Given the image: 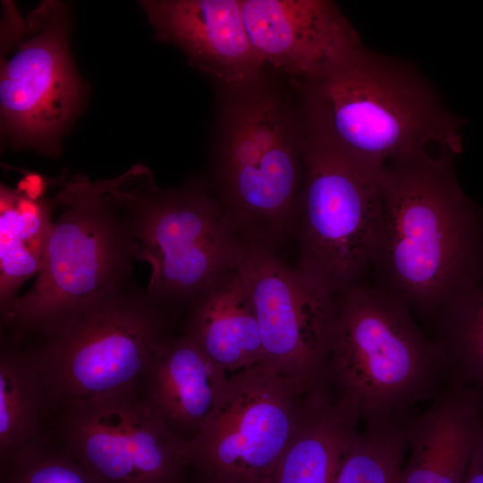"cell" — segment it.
I'll return each instance as SVG.
<instances>
[{
	"label": "cell",
	"mask_w": 483,
	"mask_h": 483,
	"mask_svg": "<svg viewBox=\"0 0 483 483\" xmlns=\"http://www.w3.org/2000/svg\"><path fill=\"white\" fill-rule=\"evenodd\" d=\"M448 147L386 162L372 267L411 310L434 316L483 256V212L459 186Z\"/></svg>",
	"instance_id": "1"
},
{
	"label": "cell",
	"mask_w": 483,
	"mask_h": 483,
	"mask_svg": "<svg viewBox=\"0 0 483 483\" xmlns=\"http://www.w3.org/2000/svg\"><path fill=\"white\" fill-rule=\"evenodd\" d=\"M307 89L308 119L377 168L431 147L462 152L466 120L404 61L360 45Z\"/></svg>",
	"instance_id": "2"
},
{
	"label": "cell",
	"mask_w": 483,
	"mask_h": 483,
	"mask_svg": "<svg viewBox=\"0 0 483 483\" xmlns=\"http://www.w3.org/2000/svg\"><path fill=\"white\" fill-rule=\"evenodd\" d=\"M411 311L385 288L362 283L337 295L327 385L359 423L402 422L447 375L442 351Z\"/></svg>",
	"instance_id": "3"
},
{
	"label": "cell",
	"mask_w": 483,
	"mask_h": 483,
	"mask_svg": "<svg viewBox=\"0 0 483 483\" xmlns=\"http://www.w3.org/2000/svg\"><path fill=\"white\" fill-rule=\"evenodd\" d=\"M55 197L62 213L44 267L31 287L0 311L4 335L14 343L134 280L135 237L112 181L76 176Z\"/></svg>",
	"instance_id": "4"
},
{
	"label": "cell",
	"mask_w": 483,
	"mask_h": 483,
	"mask_svg": "<svg viewBox=\"0 0 483 483\" xmlns=\"http://www.w3.org/2000/svg\"><path fill=\"white\" fill-rule=\"evenodd\" d=\"M172 313L135 280L19 345L37 369L48 408L139 387L165 340ZM18 345V344H17Z\"/></svg>",
	"instance_id": "5"
},
{
	"label": "cell",
	"mask_w": 483,
	"mask_h": 483,
	"mask_svg": "<svg viewBox=\"0 0 483 483\" xmlns=\"http://www.w3.org/2000/svg\"><path fill=\"white\" fill-rule=\"evenodd\" d=\"M113 190L131 223L135 260L148 263L146 292L173 314L238 268L248 242L222 201L204 189L156 188L149 172L133 167L113 179Z\"/></svg>",
	"instance_id": "6"
},
{
	"label": "cell",
	"mask_w": 483,
	"mask_h": 483,
	"mask_svg": "<svg viewBox=\"0 0 483 483\" xmlns=\"http://www.w3.org/2000/svg\"><path fill=\"white\" fill-rule=\"evenodd\" d=\"M299 268L338 295L372 267L382 221L380 171L308 121Z\"/></svg>",
	"instance_id": "7"
},
{
	"label": "cell",
	"mask_w": 483,
	"mask_h": 483,
	"mask_svg": "<svg viewBox=\"0 0 483 483\" xmlns=\"http://www.w3.org/2000/svg\"><path fill=\"white\" fill-rule=\"evenodd\" d=\"M331 395L261 361L229 375L209 418L188 442L200 483H266L311 413Z\"/></svg>",
	"instance_id": "8"
},
{
	"label": "cell",
	"mask_w": 483,
	"mask_h": 483,
	"mask_svg": "<svg viewBox=\"0 0 483 483\" xmlns=\"http://www.w3.org/2000/svg\"><path fill=\"white\" fill-rule=\"evenodd\" d=\"M302 168L303 145L274 97L251 93L230 106L218 174L222 203L246 242L271 247L289 228Z\"/></svg>",
	"instance_id": "9"
},
{
	"label": "cell",
	"mask_w": 483,
	"mask_h": 483,
	"mask_svg": "<svg viewBox=\"0 0 483 483\" xmlns=\"http://www.w3.org/2000/svg\"><path fill=\"white\" fill-rule=\"evenodd\" d=\"M62 446L100 483H182L188 442L148 407L138 387L59 408Z\"/></svg>",
	"instance_id": "10"
},
{
	"label": "cell",
	"mask_w": 483,
	"mask_h": 483,
	"mask_svg": "<svg viewBox=\"0 0 483 483\" xmlns=\"http://www.w3.org/2000/svg\"><path fill=\"white\" fill-rule=\"evenodd\" d=\"M238 270L258 318L263 361L309 386L328 387L337 295L264 244L248 243Z\"/></svg>",
	"instance_id": "11"
},
{
	"label": "cell",
	"mask_w": 483,
	"mask_h": 483,
	"mask_svg": "<svg viewBox=\"0 0 483 483\" xmlns=\"http://www.w3.org/2000/svg\"><path fill=\"white\" fill-rule=\"evenodd\" d=\"M55 3H46L33 34L1 61L0 107L16 144L47 153L78 104L80 83L71 64L65 27Z\"/></svg>",
	"instance_id": "12"
},
{
	"label": "cell",
	"mask_w": 483,
	"mask_h": 483,
	"mask_svg": "<svg viewBox=\"0 0 483 483\" xmlns=\"http://www.w3.org/2000/svg\"><path fill=\"white\" fill-rule=\"evenodd\" d=\"M250 41L262 63L311 84L361 44L326 0H241Z\"/></svg>",
	"instance_id": "13"
},
{
	"label": "cell",
	"mask_w": 483,
	"mask_h": 483,
	"mask_svg": "<svg viewBox=\"0 0 483 483\" xmlns=\"http://www.w3.org/2000/svg\"><path fill=\"white\" fill-rule=\"evenodd\" d=\"M143 6L159 37L199 68L235 89L255 82L264 64L248 37L241 0L145 1Z\"/></svg>",
	"instance_id": "14"
},
{
	"label": "cell",
	"mask_w": 483,
	"mask_h": 483,
	"mask_svg": "<svg viewBox=\"0 0 483 483\" xmlns=\"http://www.w3.org/2000/svg\"><path fill=\"white\" fill-rule=\"evenodd\" d=\"M483 396L452 382L405 425L408 459L399 483H464Z\"/></svg>",
	"instance_id": "15"
},
{
	"label": "cell",
	"mask_w": 483,
	"mask_h": 483,
	"mask_svg": "<svg viewBox=\"0 0 483 483\" xmlns=\"http://www.w3.org/2000/svg\"><path fill=\"white\" fill-rule=\"evenodd\" d=\"M228 377L181 333L165 340L138 389L154 413L189 442L214 411Z\"/></svg>",
	"instance_id": "16"
},
{
	"label": "cell",
	"mask_w": 483,
	"mask_h": 483,
	"mask_svg": "<svg viewBox=\"0 0 483 483\" xmlns=\"http://www.w3.org/2000/svg\"><path fill=\"white\" fill-rule=\"evenodd\" d=\"M182 333L227 373L264 360L258 318L238 268L187 306Z\"/></svg>",
	"instance_id": "17"
},
{
	"label": "cell",
	"mask_w": 483,
	"mask_h": 483,
	"mask_svg": "<svg viewBox=\"0 0 483 483\" xmlns=\"http://www.w3.org/2000/svg\"><path fill=\"white\" fill-rule=\"evenodd\" d=\"M56 207V197L1 185L0 311L18 296L23 283L43 268Z\"/></svg>",
	"instance_id": "18"
},
{
	"label": "cell",
	"mask_w": 483,
	"mask_h": 483,
	"mask_svg": "<svg viewBox=\"0 0 483 483\" xmlns=\"http://www.w3.org/2000/svg\"><path fill=\"white\" fill-rule=\"evenodd\" d=\"M358 424L330 395L297 432L266 483H335Z\"/></svg>",
	"instance_id": "19"
},
{
	"label": "cell",
	"mask_w": 483,
	"mask_h": 483,
	"mask_svg": "<svg viewBox=\"0 0 483 483\" xmlns=\"http://www.w3.org/2000/svg\"><path fill=\"white\" fill-rule=\"evenodd\" d=\"M437 335L451 381L483 396V256L436 313Z\"/></svg>",
	"instance_id": "20"
},
{
	"label": "cell",
	"mask_w": 483,
	"mask_h": 483,
	"mask_svg": "<svg viewBox=\"0 0 483 483\" xmlns=\"http://www.w3.org/2000/svg\"><path fill=\"white\" fill-rule=\"evenodd\" d=\"M47 411L45 385L34 364L19 345L1 335V464L41 443V426Z\"/></svg>",
	"instance_id": "21"
},
{
	"label": "cell",
	"mask_w": 483,
	"mask_h": 483,
	"mask_svg": "<svg viewBox=\"0 0 483 483\" xmlns=\"http://www.w3.org/2000/svg\"><path fill=\"white\" fill-rule=\"evenodd\" d=\"M406 452L402 422L367 424L352 439L335 483H399Z\"/></svg>",
	"instance_id": "22"
},
{
	"label": "cell",
	"mask_w": 483,
	"mask_h": 483,
	"mask_svg": "<svg viewBox=\"0 0 483 483\" xmlns=\"http://www.w3.org/2000/svg\"><path fill=\"white\" fill-rule=\"evenodd\" d=\"M1 483H100L63 446L42 443L1 464Z\"/></svg>",
	"instance_id": "23"
},
{
	"label": "cell",
	"mask_w": 483,
	"mask_h": 483,
	"mask_svg": "<svg viewBox=\"0 0 483 483\" xmlns=\"http://www.w3.org/2000/svg\"><path fill=\"white\" fill-rule=\"evenodd\" d=\"M464 483H483V412L477 428Z\"/></svg>",
	"instance_id": "24"
},
{
	"label": "cell",
	"mask_w": 483,
	"mask_h": 483,
	"mask_svg": "<svg viewBox=\"0 0 483 483\" xmlns=\"http://www.w3.org/2000/svg\"><path fill=\"white\" fill-rule=\"evenodd\" d=\"M182 483H186V482L184 481V482H182ZM193 483H200V482H199V481H198V480H196V481H195V482H193Z\"/></svg>",
	"instance_id": "25"
}]
</instances>
